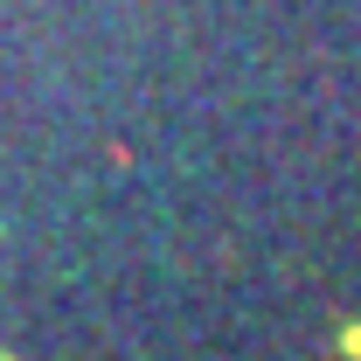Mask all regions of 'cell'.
I'll use <instances>...</instances> for the list:
<instances>
[{
	"mask_svg": "<svg viewBox=\"0 0 361 361\" xmlns=\"http://www.w3.org/2000/svg\"><path fill=\"white\" fill-rule=\"evenodd\" d=\"M334 355H341V361H361V319H348V326L334 334Z\"/></svg>",
	"mask_w": 361,
	"mask_h": 361,
	"instance_id": "obj_1",
	"label": "cell"
},
{
	"mask_svg": "<svg viewBox=\"0 0 361 361\" xmlns=\"http://www.w3.org/2000/svg\"><path fill=\"white\" fill-rule=\"evenodd\" d=\"M0 361H14V355H0Z\"/></svg>",
	"mask_w": 361,
	"mask_h": 361,
	"instance_id": "obj_2",
	"label": "cell"
}]
</instances>
